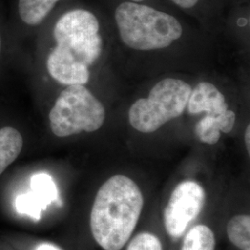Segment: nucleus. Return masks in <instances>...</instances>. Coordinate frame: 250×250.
<instances>
[{
	"mask_svg": "<svg viewBox=\"0 0 250 250\" xmlns=\"http://www.w3.org/2000/svg\"><path fill=\"white\" fill-rule=\"evenodd\" d=\"M99 30L97 16L86 9H73L58 20L53 31L57 46L46 61L54 80L67 86L88 83L89 67L103 49Z\"/></svg>",
	"mask_w": 250,
	"mask_h": 250,
	"instance_id": "f257e3e1",
	"label": "nucleus"
},
{
	"mask_svg": "<svg viewBox=\"0 0 250 250\" xmlns=\"http://www.w3.org/2000/svg\"><path fill=\"white\" fill-rule=\"evenodd\" d=\"M143 195L133 180L114 175L99 188L90 215L91 232L105 250H121L132 235L143 208Z\"/></svg>",
	"mask_w": 250,
	"mask_h": 250,
	"instance_id": "f03ea898",
	"label": "nucleus"
},
{
	"mask_svg": "<svg viewBox=\"0 0 250 250\" xmlns=\"http://www.w3.org/2000/svg\"><path fill=\"white\" fill-rule=\"evenodd\" d=\"M114 19L122 41L138 51L166 48L183 35L182 24L174 16L142 3H121Z\"/></svg>",
	"mask_w": 250,
	"mask_h": 250,
	"instance_id": "7ed1b4c3",
	"label": "nucleus"
},
{
	"mask_svg": "<svg viewBox=\"0 0 250 250\" xmlns=\"http://www.w3.org/2000/svg\"><path fill=\"white\" fill-rule=\"evenodd\" d=\"M191 92V85L185 81L162 79L154 85L147 98L136 100L129 108L130 125L143 134L158 131L165 124L183 114Z\"/></svg>",
	"mask_w": 250,
	"mask_h": 250,
	"instance_id": "20e7f679",
	"label": "nucleus"
},
{
	"mask_svg": "<svg viewBox=\"0 0 250 250\" xmlns=\"http://www.w3.org/2000/svg\"><path fill=\"white\" fill-rule=\"evenodd\" d=\"M104 105L84 85H68L60 94L49 112L51 131L67 137L99 130L105 123Z\"/></svg>",
	"mask_w": 250,
	"mask_h": 250,
	"instance_id": "39448f33",
	"label": "nucleus"
},
{
	"mask_svg": "<svg viewBox=\"0 0 250 250\" xmlns=\"http://www.w3.org/2000/svg\"><path fill=\"white\" fill-rule=\"evenodd\" d=\"M205 191L194 181H184L173 190L164 211V225L171 238H180L201 212Z\"/></svg>",
	"mask_w": 250,
	"mask_h": 250,
	"instance_id": "423d86ee",
	"label": "nucleus"
},
{
	"mask_svg": "<svg viewBox=\"0 0 250 250\" xmlns=\"http://www.w3.org/2000/svg\"><path fill=\"white\" fill-rule=\"evenodd\" d=\"M187 107L190 114L206 112L208 116H218L229 109L223 93L208 82H201L192 89Z\"/></svg>",
	"mask_w": 250,
	"mask_h": 250,
	"instance_id": "0eeeda50",
	"label": "nucleus"
},
{
	"mask_svg": "<svg viewBox=\"0 0 250 250\" xmlns=\"http://www.w3.org/2000/svg\"><path fill=\"white\" fill-rule=\"evenodd\" d=\"M235 120V112L230 109L218 116L206 115L195 126V134L201 142L215 145L220 140L221 132L224 134L232 132Z\"/></svg>",
	"mask_w": 250,
	"mask_h": 250,
	"instance_id": "6e6552de",
	"label": "nucleus"
},
{
	"mask_svg": "<svg viewBox=\"0 0 250 250\" xmlns=\"http://www.w3.org/2000/svg\"><path fill=\"white\" fill-rule=\"evenodd\" d=\"M22 146L23 139L18 130L8 126L0 129V175L18 158Z\"/></svg>",
	"mask_w": 250,
	"mask_h": 250,
	"instance_id": "1a4fd4ad",
	"label": "nucleus"
},
{
	"mask_svg": "<svg viewBox=\"0 0 250 250\" xmlns=\"http://www.w3.org/2000/svg\"><path fill=\"white\" fill-rule=\"evenodd\" d=\"M60 0H19V14L28 25H38L52 11Z\"/></svg>",
	"mask_w": 250,
	"mask_h": 250,
	"instance_id": "9d476101",
	"label": "nucleus"
},
{
	"mask_svg": "<svg viewBox=\"0 0 250 250\" xmlns=\"http://www.w3.org/2000/svg\"><path fill=\"white\" fill-rule=\"evenodd\" d=\"M227 235L232 244L241 250H250V217L234 216L227 224Z\"/></svg>",
	"mask_w": 250,
	"mask_h": 250,
	"instance_id": "9b49d317",
	"label": "nucleus"
},
{
	"mask_svg": "<svg viewBox=\"0 0 250 250\" xmlns=\"http://www.w3.org/2000/svg\"><path fill=\"white\" fill-rule=\"evenodd\" d=\"M215 246V235L211 229L206 225H197L186 235L182 250H214Z\"/></svg>",
	"mask_w": 250,
	"mask_h": 250,
	"instance_id": "f8f14e48",
	"label": "nucleus"
},
{
	"mask_svg": "<svg viewBox=\"0 0 250 250\" xmlns=\"http://www.w3.org/2000/svg\"><path fill=\"white\" fill-rule=\"evenodd\" d=\"M30 188L31 192L35 194L46 208L58 198V190L53 178L45 172L36 173L32 176Z\"/></svg>",
	"mask_w": 250,
	"mask_h": 250,
	"instance_id": "ddd939ff",
	"label": "nucleus"
},
{
	"mask_svg": "<svg viewBox=\"0 0 250 250\" xmlns=\"http://www.w3.org/2000/svg\"><path fill=\"white\" fill-rule=\"evenodd\" d=\"M15 208L19 213L27 215L36 221L40 220L42 210L46 208L43 202L31 191L17 197Z\"/></svg>",
	"mask_w": 250,
	"mask_h": 250,
	"instance_id": "4468645a",
	"label": "nucleus"
},
{
	"mask_svg": "<svg viewBox=\"0 0 250 250\" xmlns=\"http://www.w3.org/2000/svg\"><path fill=\"white\" fill-rule=\"evenodd\" d=\"M127 250H163L158 237L149 232L137 234L128 246Z\"/></svg>",
	"mask_w": 250,
	"mask_h": 250,
	"instance_id": "2eb2a0df",
	"label": "nucleus"
},
{
	"mask_svg": "<svg viewBox=\"0 0 250 250\" xmlns=\"http://www.w3.org/2000/svg\"><path fill=\"white\" fill-rule=\"evenodd\" d=\"M177 7L183 9H194L200 0H170Z\"/></svg>",
	"mask_w": 250,
	"mask_h": 250,
	"instance_id": "dca6fc26",
	"label": "nucleus"
},
{
	"mask_svg": "<svg viewBox=\"0 0 250 250\" xmlns=\"http://www.w3.org/2000/svg\"><path fill=\"white\" fill-rule=\"evenodd\" d=\"M36 250H62L61 249H59L58 247H56L55 245L52 244H48V243H44V244H41L37 247Z\"/></svg>",
	"mask_w": 250,
	"mask_h": 250,
	"instance_id": "f3484780",
	"label": "nucleus"
},
{
	"mask_svg": "<svg viewBox=\"0 0 250 250\" xmlns=\"http://www.w3.org/2000/svg\"><path fill=\"white\" fill-rule=\"evenodd\" d=\"M245 143H246V147L247 150L250 154V125L247 126L246 132H245Z\"/></svg>",
	"mask_w": 250,
	"mask_h": 250,
	"instance_id": "a211bd4d",
	"label": "nucleus"
},
{
	"mask_svg": "<svg viewBox=\"0 0 250 250\" xmlns=\"http://www.w3.org/2000/svg\"><path fill=\"white\" fill-rule=\"evenodd\" d=\"M128 1H131V2H135V3H142L145 0H128Z\"/></svg>",
	"mask_w": 250,
	"mask_h": 250,
	"instance_id": "6ab92c4d",
	"label": "nucleus"
},
{
	"mask_svg": "<svg viewBox=\"0 0 250 250\" xmlns=\"http://www.w3.org/2000/svg\"><path fill=\"white\" fill-rule=\"evenodd\" d=\"M0 53H1V36H0Z\"/></svg>",
	"mask_w": 250,
	"mask_h": 250,
	"instance_id": "aec40b11",
	"label": "nucleus"
}]
</instances>
